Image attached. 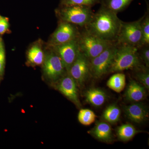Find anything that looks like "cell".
<instances>
[{"instance_id": "cell-1", "label": "cell", "mask_w": 149, "mask_h": 149, "mask_svg": "<svg viewBox=\"0 0 149 149\" xmlns=\"http://www.w3.org/2000/svg\"><path fill=\"white\" fill-rule=\"evenodd\" d=\"M121 22L117 14L101 6L89 23L83 28L101 39L116 43Z\"/></svg>"}, {"instance_id": "cell-2", "label": "cell", "mask_w": 149, "mask_h": 149, "mask_svg": "<svg viewBox=\"0 0 149 149\" xmlns=\"http://www.w3.org/2000/svg\"><path fill=\"white\" fill-rule=\"evenodd\" d=\"M117 45V48L109 72L135 70L142 65L138 48L126 45Z\"/></svg>"}, {"instance_id": "cell-3", "label": "cell", "mask_w": 149, "mask_h": 149, "mask_svg": "<svg viewBox=\"0 0 149 149\" xmlns=\"http://www.w3.org/2000/svg\"><path fill=\"white\" fill-rule=\"evenodd\" d=\"M114 43L101 39L84 28L78 37L80 52L89 61L96 57Z\"/></svg>"}, {"instance_id": "cell-4", "label": "cell", "mask_w": 149, "mask_h": 149, "mask_svg": "<svg viewBox=\"0 0 149 149\" xmlns=\"http://www.w3.org/2000/svg\"><path fill=\"white\" fill-rule=\"evenodd\" d=\"M57 12L61 22L82 27L89 23L94 13L92 8L82 6H61Z\"/></svg>"}, {"instance_id": "cell-5", "label": "cell", "mask_w": 149, "mask_h": 149, "mask_svg": "<svg viewBox=\"0 0 149 149\" xmlns=\"http://www.w3.org/2000/svg\"><path fill=\"white\" fill-rule=\"evenodd\" d=\"M143 17L136 21L124 22L122 21L116 43L126 45L137 48L142 47L141 21Z\"/></svg>"}, {"instance_id": "cell-6", "label": "cell", "mask_w": 149, "mask_h": 149, "mask_svg": "<svg viewBox=\"0 0 149 149\" xmlns=\"http://www.w3.org/2000/svg\"><path fill=\"white\" fill-rule=\"evenodd\" d=\"M117 48L116 43L112 45L104 52L89 61L91 75L100 78L109 72Z\"/></svg>"}, {"instance_id": "cell-7", "label": "cell", "mask_w": 149, "mask_h": 149, "mask_svg": "<svg viewBox=\"0 0 149 149\" xmlns=\"http://www.w3.org/2000/svg\"><path fill=\"white\" fill-rule=\"evenodd\" d=\"M43 63L44 73L48 79L56 81L63 76L66 69L61 58L54 51L46 56Z\"/></svg>"}, {"instance_id": "cell-8", "label": "cell", "mask_w": 149, "mask_h": 149, "mask_svg": "<svg viewBox=\"0 0 149 149\" xmlns=\"http://www.w3.org/2000/svg\"><path fill=\"white\" fill-rule=\"evenodd\" d=\"M80 32L77 25L61 22L52 35L51 43L52 46L68 42L79 37Z\"/></svg>"}, {"instance_id": "cell-9", "label": "cell", "mask_w": 149, "mask_h": 149, "mask_svg": "<svg viewBox=\"0 0 149 149\" xmlns=\"http://www.w3.org/2000/svg\"><path fill=\"white\" fill-rule=\"evenodd\" d=\"M54 51L59 56L67 73L80 53L78 38L68 42L53 46Z\"/></svg>"}, {"instance_id": "cell-10", "label": "cell", "mask_w": 149, "mask_h": 149, "mask_svg": "<svg viewBox=\"0 0 149 149\" xmlns=\"http://www.w3.org/2000/svg\"><path fill=\"white\" fill-rule=\"evenodd\" d=\"M68 74L80 85L85 83L89 75H91L90 62L81 52L70 67Z\"/></svg>"}, {"instance_id": "cell-11", "label": "cell", "mask_w": 149, "mask_h": 149, "mask_svg": "<svg viewBox=\"0 0 149 149\" xmlns=\"http://www.w3.org/2000/svg\"><path fill=\"white\" fill-rule=\"evenodd\" d=\"M76 82L69 74L63 77L60 80L57 89L60 92L71 101L78 107H81L78 93Z\"/></svg>"}, {"instance_id": "cell-12", "label": "cell", "mask_w": 149, "mask_h": 149, "mask_svg": "<svg viewBox=\"0 0 149 149\" xmlns=\"http://www.w3.org/2000/svg\"><path fill=\"white\" fill-rule=\"evenodd\" d=\"M125 116L132 122L143 123L148 119L149 113L146 107L139 102L123 107Z\"/></svg>"}, {"instance_id": "cell-13", "label": "cell", "mask_w": 149, "mask_h": 149, "mask_svg": "<svg viewBox=\"0 0 149 149\" xmlns=\"http://www.w3.org/2000/svg\"><path fill=\"white\" fill-rule=\"evenodd\" d=\"M88 133L99 141L108 143L112 141L111 125L106 121H99Z\"/></svg>"}, {"instance_id": "cell-14", "label": "cell", "mask_w": 149, "mask_h": 149, "mask_svg": "<svg viewBox=\"0 0 149 149\" xmlns=\"http://www.w3.org/2000/svg\"><path fill=\"white\" fill-rule=\"evenodd\" d=\"M146 96V92L144 86L135 80L130 81L125 93L127 100L137 102L144 100Z\"/></svg>"}, {"instance_id": "cell-15", "label": "cell", "mask_w": 149, "mask_h": 149, "mask_svg": "<svg viewBox=\"0 0 149 149\" xmlns=\"http://www.w3.org/2000/svg\"><path fill=\"white\" fill-rule=\"evenodd\" d=\"M86 101L94 106L100 107L106 101L107 96L105 93L99 88L89 89L85 93Z\"/></svg>"}, {"instance_id": "cell-16", "label": "cell", "mask_w": 149, "mask_h": 149, "mask_svg": "<svg viewBox=\"0 0 149 149\" xmlns=\"http://www.w3.org/2000/svg\"><path fill=\"white\" fill-rule=\"evenodd\" d=\"M116 135L120 141L127 142L131 140L136 134L141 133L130 123H125L119 126L116 131Z\"/></svg>"}, {"instance_id": "cell-17", "label": "cell", "mask_w": 149, "mask_h": 149, "mask_svg": "<svg viewBox=\"0 0 149 149\" xmlns=\"http://www.w3.org/2000/svg\"><path fill=\"white\" fill-rule=\"evenodd\" d=\"M134 0H101V6L118 14L125 10Z\"/></svg>"}, {"instance_id": "cell-18", "label": "cell", "mask_w": 149, "mask_h": 149, "mask_svg": "<svg viewBox=\"0 0 149 149\" xmlns=\"http://www.w3.org/2000/svg\"><path fill=\"white\" fill-rule=\"evenodd\" d=\"M126 80L125 74L120 72H117L110 77L107 82V86L112 90L120 93L125 88Z\"/></svg>"}, {"instance_id": "cell-19", "label": "cell", "mask_w": 149, "mask_h": 149, "mask_svg": "<svg viewBox=\"0 0 149 149\" xmlns=\"http://www.w3.org/2000/svg\"><path fill=\"white\" fill-rule=\"evenodd\" d=\"M121 111L116 105L113 104L107 107L102 115V119L110 123H116L120 119Z\"/></svg>"}, {"instance_id": "cell-20", "label": "cell", "mask_w": 149, "mask_h": 149, "mask_svg": "<svg viewBox=\"0 0 149 149\" xmlns=\"http://www.w3.org/2000/svg\"><path fill=\"white\" fill-rule=\"evenodd\" d=\"M27 58L32 64L36 65L42 64L45 59L44 53L39 46H33L28 51Z\"/></svg>"}, {"instance_id": "cell-21", "label": "cell", "mask_w": 149, "mask_h": 149, "mask_svg": "<svg viewBox=\"0 0 149 149\" xmlns=\"http://www.w3.org/2000/svg\"><path fill=\"white\" fill-rule=\"evenodd\" d=\"M147 8L145 15L143 16L141 21L143 46H149V5L147 1Z\"/></svg>"}, {"instance_id": "cell-22", "label": "cell", "mask_w": 149, "mask_h": 149, "mask_svg": "<svg viewBox=\"0 0 149 149\" xmlns=\"http://www.w3.org/2000/svg\"><path fill=\"white\" fill-rule=\"evenodd\" d=\"M96 114L89 109H81L78 114V120L80 123L85 125H89L95 122Z\"/></svg>"}, {"instance_id": "cell-23", "label": "cell", "mask_w": 149, "mask_h": 149, "mask_svg": "<svg viewBox=\"0 0 149 149\" xmlns=\"http://www.w3.org/2000/svg\"><path fill=\"white\" fill-rule=\"evenodd\" d=\"M134 70L136 71V77L137 80L145 88L149 90V68L143 65Z\"/></svg>"}, {"instance_id": "cell-24", "label": "cell", "mask_w": 149, "mask_h": 149, "mask_svg": "<svg viewBox=\"0 0 149 149\" xmlns=\"http://www.w3.org/2000/svg\"><path fill=\"white\" fill-rule=\"evenodd\" d=\"M101 0H61V6H82L92 8Z\"/></svg>"}, {"instance_id": "cell-25", "label": "cell", "mask_w": 149, "mask_h": 149, "mask_svg": "<svg viewBox=\"0 0 149 149\" xmlns=\"http://www.w3.org/2000/svg\"><path fill=\"white\" fill-rule=\"evenodd\" d=\"M138 52L141 61L144 65L149 68V46H143L138 48Z\"/></svg>"}, {"instance_id": "cell-26", "label": "cell", "mask_w": 149, "mask_h": 149, "mask_svg": "<svg viewBox=\"0 0 149 149\" xmlns=\"http://www.w3.org/2000/svg\"><path fill=\"white\" fill-rule=\"evenodd\" d=\"M8 19L6 17L1 16L0 17V34L3 35L8 29L9 28Z\"/></svg>"}, {"instance_id": "cell-27", "label": "cell", "mask_w": 149, "mask_h": 149, "mask_svg": "<svg viewBox=\"0 0 149 149\" xmlns=\"http://www.w3.org/2000/svg\"><path fill=\"white\" fill-rule=\"evenodd\" d=\"M5 59L0 60V75H2L4 69Z\"/></svg>"}, {"instance_id": "cell-28", "label": "cell", "mask_w": 149, "mask_h": 149, "mask_svg": "<svg viewBox=\"0 0 149 149\" xmlns=\"http://www.w3.org/2000/svg\"><path fill=\"white\" fill-rule=\"evenodd\" d=\"M0 17H1V16H0Z\"/></svg>"}]
</instances>
